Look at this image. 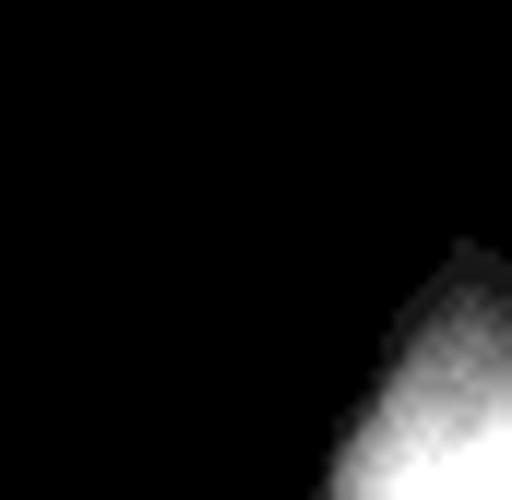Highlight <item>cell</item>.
Returning a JSON list of instances; mask_svg holds the SVG:
<instances>
[{
	"instance_id": "obj_1",
	"label": "cell",
	"mask_w": 512,
	"mask_h": 500,
	"mask_svg": "<svg viewBox=\"0 0 512 500\" xmlns=\"http://www.w3.org/2000/svg\"><path fill=\"white\" fill-rule=\"evenodd\" d=\"M358 500H501V393L477 358H453L441 381H417L382 417Z\"/></svg>"
}]
</instances>
